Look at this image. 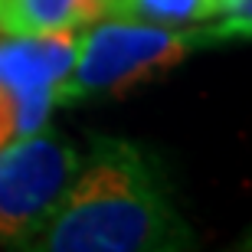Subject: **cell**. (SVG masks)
Listing matches in <instances>:
<instances>
[{"label": "cell", "mask_w": 252, "mask_h": 252, "mask_svg": "<svg viewBox=\"0 0 252 252\" xmlns=\"http://www.w3.org/2000/svg\"><path fill=\"white\" fill-rule=\"evenodd\" d=\"M226 39L236 36L220 20L170 27V23L105 17L79 30L75 56L56 89V102L79 105L89 98H122L131 89L164 75L167 69H177L190 56L220 46Z\"/></svg>", "instance_id": "cell-2"}, {"label": "cell", "mask_w": 252, "mask_h": 252, "mask_svg": "<svg viewBox=\"0 0 252 252\" xmlns=\"http://www.w3.org/2000/svg\"><path fill=\"white\" fill-rule=\"evenodd\" d=\"M193 229L151 151L92 138L69 187L17 252H190Z\"/></svg>", "instance_id": "cell-1"}, {"label": "cell", "mask_w": 252, "mask_h": 252, "mask_svg": "<svg viewBox=\"0 0 252 252\" xmlns=\"http://www.w3.org/2000/svg\"><path fill=\"white\" fill-rule=\"evenodd\" d=\"M82 164V151L53 128L0 148V246H20L56 206Z\"/></svg>", "instance_id": "cell-3"}, {"label": "cell", "mask_w": 252, "mask_h": 252, "mask_svg": "<svg viewBox=\"0 0 252 252\" xmlns=\"http://www.w3.org/2000/svg\"><path fill=\"white\" fill-rule=\"evenodd\" d=\"M79 33L0 39V148L43 128L59 108L56 89L75 56Z\"/></svg>", "instance_id": "cell-4"}, {"label": "cell", "mask_w": 252, "mask_h": 252, "mask_svg": "<svg viewBox=\"0 0 252 252\" xmlns=\"http://www.w3.org/2000/svg\"><path fill=\"white\" fill-rule=\"evenodd\" d=\"M112 17L144 20V23H210L220 20V0H115Z\"/></svg>", "instance_id": "cell-6"}, {"label": "cell", "mask_w": 252, "mask_h": 252, "mask_svg": "<svg viewBox=\"0 0 252 252\" xmlns=\"http://www.w3.org/2000/svg\"><path fill=\"white\" fill-rule=\"evenodd\" d=\"M115 13V0H0V33L56 36L79 33Z\"/></svg>", "instance_id": "cell-5"}]
</instances>
